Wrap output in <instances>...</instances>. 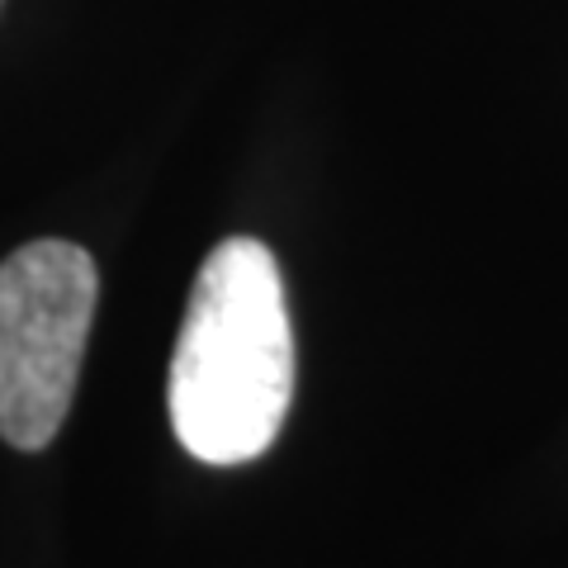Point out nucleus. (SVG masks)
Instances as JSON below:
<instances>
[{"label":"nucleus","instance_id":"f257e3e1","mask_svg":"<svg viewBox=\"0 0 568 568\" xmlns=\"http://www.w3.org/2000/svg\"><path fill=\"white\" fill-rule=\"evenodd\" d=\"M294 398V327L271 246L227 237L194 275L171 355V426L204 465H246L275 446Z\"/></svg>","mask_w":568,"mask_h":568},{"label":"nucleus","instance_id":"f03ea898","mask_svg":"<svg viewBox=\"0 0 568 568\" xmlns=\"http://www.w3.org/2000/svg\"><path fill=\"white\" fill-rule=\"evenodd\" d=\"M100 271L85 246L43 237L0 261V440L43 450L71 407Z\"/></svg>","mask_w":568,"mask_h":568}]
</instances>
